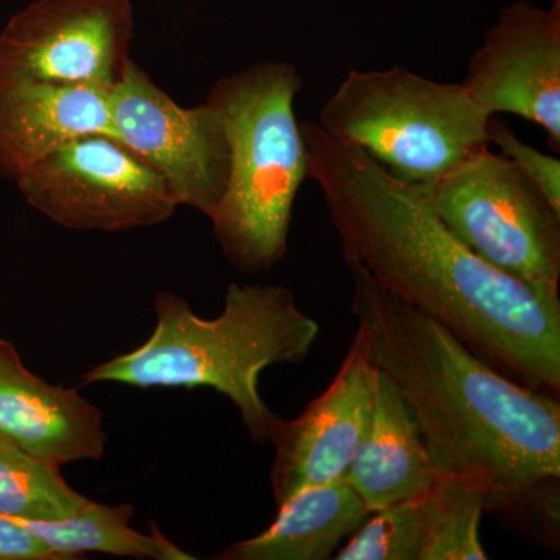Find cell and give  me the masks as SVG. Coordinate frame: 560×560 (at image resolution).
<instances>
[{"instance_id":"6da1fadb","label":"cell","mask_w":560,"mask_h":560,"mask_svg":"<svg viewBox=\"0 0 560 560\" xmlns=\"http://www.w3.org/2000/svg\"><path fill=\"white\" fill-rule=\"evenodd\" d=\"M311 179L345 249L405 304L436 320L512 381L558 396L560 302L482 260L419 191L366 153L302 125Z\"/></svg>"},{"instance_id":"7a4b0ae2","label":"cell","mask_w":560,"mask_h":560,"mask_svg":"<svg viewBox=\"0 0 560 560\" xmlns=\"http://www.w3.org/2000/svg\"><path fill=\"white\" fill-rule=\"evenodd\" d=\"M348 267L371 359L411 408L438 477L481 486L488 511L514 522L558 523L559 400L512 381L360 265Z\"/></svg>"},{"instance_id":"3957f363","label":"cell","mask_w":560,"mask_h":560,"mask_svg":"<svg viewBox=\"0 0 560 560\" xmlns=\"http://www.w3.org/2000/svg\"><path fill=\"white\" fill-rule=\"evenodd\" d=\"M158 323L132 352L91 368L84 383L113 382L138 388H197L223 394L241 412L254 442H270L278 416L261 399V371L307 359L318 320L298 307L287 287L231 283L224 308L206 319L172 291L154 298Z\"/></svg>"},{"instance_id":"277c9868","label":"cell","mask_w":560,"mask_h":560,"mask_svg":"<svg viewBox=\"0 0 560 560\" xmlns=\"http://www.w3.org/2000/svg\"><path fill=\"white\" fill-rule=\"evenodd\" d=\"M301 88L296 66L265 61L224 77L209 92L231 147L226 190L210 221L226 259L246 275L270 271L283 259L298 191L311 179L294 110Z\"/></svg>"},{"instance_id":"5b68a950","label":"cell","mask_w":560,"mask_h":560,"mask_svg":"<svg viewBox=\"0 0 560 560\" xmlns=\"http://www.w3.org/2000/svg\"><path fill=\"white\" fill-rule=\"evenodd\" d=\"M490 119L463 84L394 66L349 70L316 124L330 138L366 153L393 178L423 189L490 145Z\"/></svg>"},{"instance_id":"8992f818","label":"cell","mask_w":560,"mask_h":560,"mask_svg":"<svg viewBox=\"0 0 560 560\" xmlns=\"http://www.w3.org/2000/svg\"><path fill=\"white\" fill-rule=\"evenodd\" d=\"M416 190L482 260L560 302V212L506 158L481 147Z\"/></svg>"},{"instance_id":"52a82bcc","label":"cell","mask_w":560,"mask_h":560,"mask_svg":"<svg viewBox=\"0 0 560 560\" xmlns=\"http://www.w3.org/2000/svg\"><path fill=\"white\" fill-rule=\"evenodd\" d=\"M16 183L32 208L75 231L156 226L179 206L171 184L153 165L105 135L70 140Z\"/></svg>"},{"instance_id":"ba28073f","label":"cell","mask_w":560,"mask_h":560,"mask_svg":"<svg viewBox=\"0 0 560 560\" xmlns=\"http://www.w3.org/2000/svg\"><path fill=\"white\" fill-rule=\"evenodd\" d=\"M109 98L117 139L168 180L178 205L210 219L226 190L231 167L220 110L208 101L183 108L131 60Z\"/></svg>"},{"instance_id":"9c48e42d","label":"cell","mask_w":560,"mask_h":560,"mask_svg":"<svg viewBox=\"0 0 560 560\" xmlns=\"http://www.w3.org/2000/svg\"><path fill=\"white\" fill-rule=\"evenodd\" d=\"M132 35L131 0H35L0 32V77L113 90Z\"/></svg>"},{"instance_id":"30bf717a","label":"cell","mask_w":560,"mask_h":560,"mask_svg":"<svg viewBox=\"0 0 560 560\" xmlns=\"http://www.w3.org/2000/svg\"><path fill=\"white\" fill-rule=\"evenodd\" d=\"M460 84L489 117L533 121L559 151L560 0L548 10L517 2L501 11Z\"/></svg>"},{"instance_id":"8fae6325","label":"cell","mask_w":560,"mask_h":560,"mask_svg":"<svg viewBox=\"0 0 560 560\" xmlns=\"http://www.w3.org/2000/svg\"><path fill=\"white\" fill-rule=\"evenodd\" d=\"M378 368L359 329L329 388L293 420L276 418L271 486L276 503L302 489L340 480L366 431L378 385Z\"/></svg>"},{"instance_id":"7c38bea8","label":"cell","mask_w":560,"mask_h":560,"mask_svg":"<svg viewBox=\"0 0 560 560\" xmlns=\"http://www.w3.org/2000/svg\"><path fill=\"white\" fill-rule=\"evenodd\" d=\"M0 436L58 467L102 459L108 442L97 407L79 390L33 374L5 340H0Z\"/></svg>"},{"instance_id":"4fadbf2b","label":"cell","mask_w":560,"mask_h":560,"mask_svg":"<svg viewBox=\"0 0 560 560\" xmlns=\"http://www.w3.org/2000/svg\"><path fill=\"white\" fill-rule=\"evenodd\" d=\"M109 97L90 84L0 77V176L16 180L81 136L117 139Z\"/></svg>"},{"instance_id":"5bb4252c","label":"cell","mask_w":560,"mask_h":560,"mask_svg":"<svg viewBox=\"0 0 560 560\" xmlns=\"http://www.w3.org/2000/svg\"><path fill=\"white\" fill-rule=\"evenodd\" d=\"M378 372L370 422L342 477L371 512L425 492L438 478L411 408Z\"/></svg>"},{"instance_id":"9a60e30c","label":"cell","mask_w":560,"mask_h":560,"mask_svg":"<svg viewBox=\"0 0 560 560\" xmlns=\"http://www.w3.org/2000/svg\"><path fill=\"white\" fill-rule=\"evenodd\" d=\"M259 536L232 544L219 560H326L372 514L345 478L294 493Z\"/></svg>"},{"instance_id":"2e32d148","label":"cell","mask_w":560,"mask_h":560,"mask_svg":"<svg viewBox=\"0 0 560 560\" xmlns=\"http://www.w3.org/2000/svg\"><path fill=\"white\" fill-rule=\"evenodd\" d=\"M131 504L94 503L90 500L70 517L61 521H16L31 530L51 551L65 560L83 558L84 552L121 556V558L154 560H194L154 526L153 533L142 534L131 528Z\"/></svg>"},{"instance_id":"e0dca14e","label":"cell","mask_w":560,"mask_h":560,"mask_svg":"<svg viewBox=\"0 0 560 560\" xmlns=\"http://www.w3.org/2000/svg\"><path fill=\"white\" fill-rule=\"evenodd\" d=\"M488 512L485 489L460 478L438 477L423 492L420 560H486L480 528Z\"/></svg>"},{"instance_id":"ac0fdd59","label":"cell","mask_w":560,"mask_h":560,"mask_svg":"<svg viewBox=\"0 0 560 560\" xmlns=\"http://www.w3.org/2000/svg\"><path fill=\"white\" fill-rule=\"evenodd\" d=\"M88 503L66 482L60 467L0 436V514L16 521H61Z\"/></svg>"},{"instance_id":"d6986e66","label":"cell","mask_w":560,"mask_h":560,"mask_svg":"<svg viewBox=\"0 0 560 560\" xmlns=\"http://www.w3.org/2000/svg\"><path fill=\"white\" fill-rule=\"evenodd\" d=\"M423 544V492L372 512L337 560H420Z\"/></svg>"},{"instance_id":"ffe728a7","label":"cell","mask_w":560,"mask_h":560,"mask_svg":"<svg viewBox=\"0 0 560 560\" xmlns=\"http://www.w3.org/2000/svg\"><path fill=\"white\" fill-rule=\"evenodd\" d=\"M489 143H493L501 156L512 162L518 172L544 195L551 208L560 212V161L558 156L541 153L523 142L508 125L492 117L488 128Z\"/></svg>"},{"instance_id":"44dd1931","label":"cell","mask_w":560,"mask_h":560,"mask_svg":"<svg viewBox=\"0 0 560 560\" xmlns=\"http://www.w3.org/2000/svg\"><path fill=\"white\" fill-rule=\"evenodd\" d=\"M0 560H65L24 528L0 514Z\"/></svg>"}]
</instances>
